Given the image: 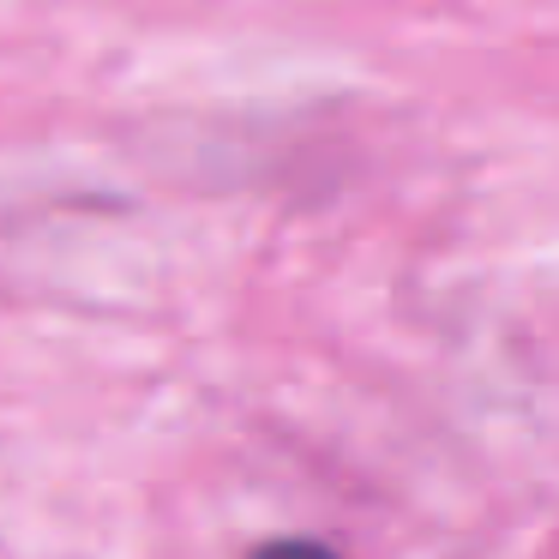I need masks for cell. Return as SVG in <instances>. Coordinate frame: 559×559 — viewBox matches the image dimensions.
Wrapping results in <instances>:
<instances>
[{
	"mask_svg": "<svg viewBox=\"0 0 559 559\" xmlns=\"http://www.w3.org/2000/svg\"><path fill=\"white\" fill-rule=\"evenodd\" d=\"M259 559H337V554L319 547V542H277V547H265Z\"/></svg>",
	"mask_w": 559,
	"mask_h": 559,
	"instance_id": "obj_1",
	"label": "cell"
}]
</instances>
